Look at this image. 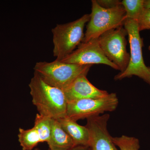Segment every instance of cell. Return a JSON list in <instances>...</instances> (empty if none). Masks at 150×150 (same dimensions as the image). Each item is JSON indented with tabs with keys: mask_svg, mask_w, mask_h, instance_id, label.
<instances>
[{
	"mask_svg": "<svg viewBox=\"0 0 150 150\" xmlns=\"http://www.w3.org/2000/svg\"><path fill=\"white\" fill-rule=\"evenodd\" d=\"M29 87L38 114L55 120L66 117L67 102L62 89L46 83L35 73Z\"/></svg>",
	"mask_w": 150,
	"mask_h": 150,
	"instance_id": "1",
	"label": "cell"
},
{
	"mask_svg": "<svg viewBox=\"0 0 150 150\" xmlns=\"http://www.w3.org/2000/svg\"><path fill=\"white\" fill-rule=\"evenodd\" d=\"M93 65L69 64L61 61L38 62L34 73L45 83L62 90L81 75H87Z\"/></svg>",
	"mask_w": 150,
	"mask_h": 150,
	"instance_id": "2",
	"label": "cell"
},
{
	"mask_svg": "<svg viewBox=\"0 0 150 150\" xmlns=\"http://www.w3.org/2000/svg\"><path fill=\"white\" fill-rule=\"evenodd\" d=\"M90 15L86 14L74 21L57 24L52 30L53 54L56 60L61 61L74 51L83 40L84 29Z\"/></svg>",
	"mask_w": 150,
	"mask_h": 150,
	"instance_id": "3",
	"label": "cell"
},
{
	"mask_svg": "<svg viewBox=\"0 0 150 150\" xmlns=\"http://www.w3.org/2000/svg\"><path fill=\"white\" fill-rule=\"evenodd\" d=\"M91 13L82 42L98 38L110 30L123 26L127 19L122 4L111 9L101 7L96 0L91 1Z\"/></svg>",
	"mask_w": 150,
	"mask_h": 150,
	"instance_id": "4",
	"label": "cell"
},
{
	"mask_svg": "<svg viewBox=\"0 0 150 150\" xmlns=\"http://www.w3.org/2000/svg\"><path fill=\"white\" fill-rule=\"evenodd\" d=\"M128 33L130 47V59L126 69L114 77L115 80H121L135 76L142 79L150 86V67L145 64L142 54L143 39L141 37L136 20L127 19L124 23Z\"/></svg>",
	"mask_w": 150,
	"mask_h": 150,
	"instance_id": "5",
	"label": "cell"
},
{
	"mask_svg": "<svg viewBox=\"0 0 150 150\" xmlns=\"http://www.w3.org/2000/svg\"><path fill=\"white\" fill-rule=\"evenodd\" d=\"M118 99L115 93L98 98H86L67 103V118L77 122L81 119L98 116L105 112H112L118 107Z\"/></svg>",
	"mask_w": 150,
	"mask_h": 150,
	"instance_id": "6",
	"label": "cell"
},
{
	"mask_svg": "<svg viewBox=\"0 0 150 150\" xmlns=\"http://www.w3.org/2000/svg\"><path fill=\"white\" fill-rule=\"evenodd\" d=\"M127 35L126 29L121 26L108 30L98 38L105 55L118 67L120 72L126 69L130 61V54L126 48Z\"/></svg>",
	"mask_w": 150,
	"mask_h": 150,
	"instance_id": "7",
	"label": "cell"
},
{
	"mask_svg": "<svg viewBox=\"0 0 150 150\" xmlns=\"http://www.w3.org/2000/svg\"><path fill=\"white\" fill-rule=\"evenodd\" d=\"M59 61L82 65L102 64L119 71L118 67L105 55L100 46L98 38L82 42L72 53Z\"/></svg>",
	"mask_w": 150,
	"mask_h": 150,
	"instance_id": "8",
	"label": "cell"
},
{
	"mask_svg": "<svg viewBox=\"0 0 150 150\" xmlns=\"http://www.w3.org/2000/svg\"><path fill=\"white\" fill-rule=\"evenodd\" d=\"M110 115L105 113L87 119L86 126L89 133L88 150H119L108 130Z\"/></svg>",
	"mask_w": 150,
	"mask_h": 150,
	"instance_id": "9",
	"label": "cell"
},
{
	"mask_svg": "<svg viewBox=\"0 0 150 150\" xmlns=\"http://www.w3.org/2000/svg\"><path fill=\"white\" fill-rule=\"evenodd\" d=\"M63 91L67 103L79 100L102 97L108 94L107 91L96 87L86 75L78 77Z\"/></svg>",
	"mask_w": 150,
	"mask_h": 150,
	"instance_id": "10",
	"label": "cell"
},
{
	"mask_svg": "<svg viewBox=\"0 0 150 150\" xmlns=\"http://www.w3.org/2000/svg\"><path fill=\"white\" fill-rule=\"evenodd\" d=\"M67 134L71 137L75 146H88L89 133L86 126L79 125L76 122L65 118L57 120Z\"/></svg>",
	"mask_w": 150,
	"mask_h": 150,
	"instance_id": "11",
	"label": "cell"
},
{
	"mask_svg": "<svg viewBox=\"0 0 150 150\" xmlns=\"http://www.w3.org/2000/svg\"><path fill=\"white\" fill-rule=\"evenodd\" d=\"M51 132L48 142L49 150H68L75 146L72 140L57 120L52 119Z\"/></svg>",
	"mask_w": 150,
	"mask_h": 150,
	"instance_id": "12",
	"label": "cell"
},
{
	"mask_svg": "<svg viewBox=\"0 0 150 150\" xmlns=\"http://www.w3.org/2000/svg\"><path fill=\"white\" fill-rule=\"evenodd\" d=\"M18 141L23 150H31L41 143L38 134L34 127L30 129H19Z\"/></svg>",
	"mask_w": 150,
	"mask_h": 150,
	"instance_id": "13",
	"label": "cell"
},
{
	"mask_svg": "<svg viewBox=\"0 0 150 150\" xmlns=\"http://www.w3.org/2000/svg\"><path fill=\"white\" fill-rule=\"evenodd\" d=\"M52 119L37 113L35 116L34 126L40 137V142L48 143L51 132V123Z\"/></svg>",
	"mask_w": 150,
	"mask_h": 150,
	"instance_id": "14",
	"label": "cell"
},
{
	"mask_svg": "<svg viewBox=\"0 0 150 150\" xmlns=\"http://www.w3.org/2000/svg\"><path fill=\"white\" fill-rule=\"evenodd\" d=\"M144 0H123L121 4L126 11L127 19L137 21L144 8Z\"/></svg>",
	"mask_w": 150,
	"mask_h": 150,
	"instance_id": "15",
	"label": "cell"
},
{
	"mask_svg": "<svg viewBox=\"0 0 150 150\" xmlns=\"http://www.w3.org/2000/svg\"><path fill=\"white\" fill-rule=\"evenodd\" d=\"M112 141L119 150H139V140L134 137L122 135L120 137H112Z\"/></svg>",
	"mask_w": 150,
	"mask_h": 150,
	"instance_id": "16",
	"label": "cell"
},
{
	"mask_svg": "<svg viewBox=\"0 0 150 150\" xmlns=\"http://www.w3.org/2000/svg\"><path fill=\"white\" fill-rule=\"evenodd\" d=\"M137 21L140 32L150 29V8H144Z\"/></svg>",
	"mask_w": 150,
	"mask_h": 150,
	"instance_id": "17",
	"label": "cell"
},
{
	"mask_svg": "<svg viewBox=\"0 0 150 150\" xmlns=\"http://www.w3.org/2000/svg\"><path fill=\"white\" fill-rule=\"evenodd\" d=\"M100 6L106 9L114 8L121 5V1L118 0H96Z\"/></svg>",
	"mask_w": 150,
	"mask_h": 150,
	"instance_id": "18",
	"label": "cell"
},
{
	"mask_svg": "<svg viewBox=\"0 0 150 150\" xmlns=\"http://www.w3.org/2000/svg\"><path fill=\"white\" fill-rule=\"evenodd\" d=\"M68 150H88V146H76Z\"/></svg>",
	"mask_w": 150,
	"mask_h": 150,
	"instance_id": "19",
	"label": "cell"
},
{
	"mask_svg": "<svg viewBox=\"0 0 150 150\" xmlns=\"http://www.w3.org/2000/svg\"><path fill=\"white\" fill-rule=\"evenodd\" d=\"M144 6L146 8H150V0H144Z\"/></svg>",
	"mask_w": 150,
	"mask_h": 150,
	"instance_id": "20",
	"label": "cell"
},
{
	"mask_svg": "<svg viewBox=\"0 0 150 150\" xmlns=\"http://www.w3.org/2000/svg\"><path fill=\"white\" fill-rule=\"evenodd\" d=\"M34 150H40L39 149H38V148H36V149H34Z\"/></svg>",
	"mask_w": 150,
	"mask_h": 150,
	"instance_id": "21",
	"label": "cell"
},
{
	"mask_svg": "<svg viewBox=\"0 0 150 150\" xmlns=\"http://www.w3.org/2000/svg\"><path fill=\"white\" fill-rule=\"evenodd\" d=\"M149 50H150V45L149 46Z\"/></svg>",
	"mask_w": 150,
	"mask_h": 150,
	"instance_id": "22",
	"label": "cell"
}]
</instances>
